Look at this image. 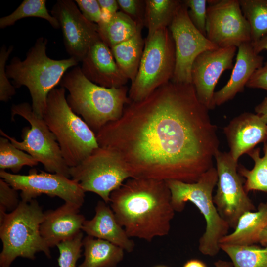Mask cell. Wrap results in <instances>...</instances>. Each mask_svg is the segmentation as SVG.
<instances>
[{
  "mask_svg": "<svg viewBox=\"0 0 267 267\" xmlns=\"http://www.w3.org/2000/svg\"><path fill=\"white\" fill-rule=\"evenodd\" d=\"M215 267H233L231 262L223 260H219L215 262Z\"/></svg>",
  "mask_w": 267,
  "mask_h": 267,
  "instance_id": "ee69618b",
  "label": "cell"
},
{
  "mask_svg": "<svg viewBox=\"0 0 267 267\" xmlns=\"http://www.w3.org/2000/svg\"><path fill=\"white\" fill-rule=\"evenodd\" d=\"M251 43L254 51L257 54H259L260 52L263 50H267V35L258 41L251 42ZM265 65H267V62L265 63Z\"/></svg>",
  "mask_w": 267,
  "mask_h": 267,
  "instance_id": "ab89813d",
  "label": "cell"
},
{
  "mask_svg": "<svg viewBox=\"0 0 267 267\" xmlns=\"http://www.w3.org/2000/svg\"><path fill=\"white\" fill-rule=\"evenodd\" d=\"M122 11L131 17L137 24L144 25L145 0H117Z\"/></svg>",
  "mask_w": 267,
  "mask_h": 267,
  "instance_id": "d590c367",
  "label": "cell"
},
{
  "mask_svg": "<svg viewBox=\"0 0 267 267\" xmlns=\"http://www.w3.org/2000/svg\"><path fill=\"white\" fill-rule=\"evenodd\" d=\"M81 12L88 21L98 24L102 18V11L96 0H74Z\"/></svg>",
  "mask_w": 267,
  "mask_h": 267,
  "instance_id": "8d00e7d4",
  "label": "cell"
},
{
  "mask_svg": "<svg viewBox=\"0 0 267 267\" xmlns=\"http://www.w3.org/2000/svg\"><path fill=\"white\" fill-rule=\"evenodd\" d=\"M230 153L236 161L259 143L267 140V119L263 115L243 113L233 119L224 129Z\"/></svg>",
  "mask_w": 267,
  "mask_h": 267,
  "instance_id": "e0dca14e",
  "label": "cell"
},
{
  "mask_svg": "<svg viewBox=\"0 0 267 267\" xmlns=\"http://www.w3.org/2000/svg\"><path fill=\"white\" fill-rule=\"evenodd\" d=\"M16 190L2 178L0 179V218L8 211H13L18 206V195Z\"/></svg>",
  "mask_w": 267,
  "mask_h": 267,
  "instance_id": "e575fe53",
  "label": "cell"
},
{
  "mask_svg": "<svg viewBox=\"0 0 267 267\" xmlns=\"http://www.w3.org/2000/svg\"><path fill=\"white\" fill-rule=\"evenodd\" d=\"M175 64V46L171 32L169 28H162L145 40L137 75L129 89L131 101L144 99L171 81Z\"/></svg>",
  "mask_w": 267,
  "mask_h": 267,
  "instance_id": "ba28073f",
  "label": "cell"
},
{
  "mask_svg": "<svg viewBox=\"0 0 267 267\" xmlns=\"http://www.w3.org/2000/svg\"><path fill=\"white\" fill-rule=\"evenodd\" d=\"M71 179L83 190L98 195L106 203L111 193L132 176L120 154L114 150L99 147L79 165L69 167Z\"/></svg>",
  "mask_w": 267,
  "mask_h": 267,
  "instance_id": "30bf717a",
  "label": "cell"
},
{
  "mask_svg": "<svg viewBox=\"0 0 267 267\" xmlns=\"http://www.w3.org/2000/svg\"><path fill=\"white\" fill-rule=\"evenodd\" d=\"M189 17L194 26L206 36L207 0H184Z\"/></svg>",
  "mask_w": 267,
  "mask_h": 267,
  "instance_id": "836d02e7",
  "label": "cell"
},
{
  "mask_svg": "<svg viewBox=\"0 0 267 267\" xmlns=\"http://www.w3.org/2000/svg\"><path fill=\"white\" fill-rule=\"evenodd\" d=\"M80 208L72 203L65 202L57 209L44 213L40 233L49 248L71 239L81 232L86 220L79 213Z\"/></svg>",
  "mask_w": 267,
  "mask_h": 267,
  "instance_id": "d6986e66",
  "label": "cell"
},
{
  "mask_svg": "<svg viewBox=\"0 0 267 267\" xmlns=\"http://www.w3.org/2000/svg\"><path fill=\"white\" fill-rule=\"evenodd\" d=\"M267 225V202L262 203L257 211H248L242 215L234 231L224 236L220 245H254L259 243L260 234Z\"/></svg>",
  "mask_w": 267,
  "mask_h": 267,
  "instance_id": "7402d4cb",
  "label": "cell"
},
{
  "mask_svg": "<svg viewBox=\"0 0 267 267\" xmlns=\"http://www.w3.org/2000/svg\"><path fill=\"white\" fill-rule=\"evenodd\" d=\"M183 267H207L202 261L197 259H192L188 261Z\"/></svg>",
  "mask_w": 267,
  "mask_h": 267,
  "instance_id": "b9f144b4",
  "label": "cell"
},
{
  "mask_svg": "<svg viewBox=\"0 0 267 267\" xmlns=\"http://www.w3.org/2000/svg\"><path fill=\"white\" fill-rule=\"evenodd\" d=\"M83 236V233L81 232L73 238L56 246L59 251L58 258L59 267H76L77 262L81 257Z\"/></svg>",
  "mask_w": 267,
  "mask_h": 267,
  "instance_id": "1f68e13d",
  "label": "cell"
},
{
  "mask_svg": "<svg viewBox=\"0 0 267 267\" xmlns=\"http://www.w3.org/2000/svg\"><path fill=\"white\" fill-rule=\"evenodd\" d=\"M51 14L59 23L66 50L81 62L92 45L100 40L97 24L84 17L74 0H58Z\"/></svg>",
  "mask_w": 267,
  "mask_h": 267,
  "instance_id": "9a60e30c",
  "label": "cell"
},
{
  "mask_svg": "<svg viewBox=\"0 0 267 267\" xmlns=\"http://www.w3.org/2000/svg\"><path fill=\"white\" fill-rule=\"evenodd\" d=\"M101 10L102 16H111L118 11L119 8L116 0H97Z\"/></svg>",
  "mask_w": 267,
  "mask_h": 267,
  "instance_id": "f35d334b",
  "label": "cell"
},
{
  "mask_svg": "<svg viewBox=\"0 0 267 267\" xmlns=\"http://www.w3.org/2000/svg\"><path fill=\"white\" fill-rule=\"evenodd\" d=\"M11 111L12 119L16 115L20 116L29 123L30 127L23 129L21 141H17L0 129L2 136L8 139L15 147L42 163L47 172L60 174L70 178L69 167L62 156L54 135L44 119L36 115L32 105L27 102L13 104Z\"/></svg>",
  "mask_w": 267,
  "mask_h": 267,
  "instance_id": "9c48e42d",
  "label": "cell"
},
{
  "mask_svg": "<svg viewBox=\"0 0 267 267\" xmlns=\"http://www.w3.org/2000/svg\"><path fill=\"white\" fill-rule=\"evenodd\" d=\"M206 37L219 48L236 47L251 42L250 25L239 0H208Z\"/></svg>",
  "mask_w": 267,
  "mask_h": 267,
  "instance_id": "5bb4252c",
  "label": "cell"
},
{
  "mask_svg": "<svg viewBox=\"0 0 267 267\" xmlns=\"http://www.w3.org/2000/svg\"><path fill=\"white\" fill-rule=\"evenodd\" d=\"M264 155L260 157L259 148L252 149L248 154L254 162L252 169L238 166V171L242 177L246 178L244 188L247 193L256 190L267 192V141L264 142Z\"/></svg>",
  "mask_w": 267,
  "mask_h": 267,
  "instance_id": "4316f807",
  "label": "cell"
},
{
  "mask_svg": "<svg viewBox=\"0 0 267 267\" xmlns=\"http://www.w3.org/2000/svg\"><path fill=\"white\" fill-rule=\"evenodd\" d=\"M39 162L31 155L15 147L5 137L0 138V170L10 169L16 174L25 166L33 167Z\"/></svg>",
  "mask_w": 267,
  "mask_h": 267,
  "instance_id": "4dcf8cb0",
  "label": "cell"
},
{
  "mask_svg": "<svg viewBox=\"0 0 267 267\" xmlns=\"http://www.w3.org/2000/svg\"><path fill=\"white\" fill-rule=\"evenodd\" d=\"M43 119L69 167L79 165L99 147L95 133L69 106L63 88L49 93Z\"/></svg>",
  "mask_w": 267,
  "mask_h": 267,
  "instance_id": "5b68a950",
  "label": "cell"
},
{
  "mask_svg": "<svg viewBox=\"0 0 267 267\" xmlns=\"http://www.w3.org/2000/svg\"><path fill=\"white\" fill-rule=\"evenodd\" d=\"M175 46L176 64L171 81L191 83V68L201 53L218 48L191 22L183 0L168 27Z\"/></svg>",
  "mask_w": 267,
  "mask_h": 267,
  "instance_id": "4fadbf2b",
  "label": "cell"
},
{
  "mask_svg": "<svg viewBox=\"0 0 267 267\" xmlns=\"http://www.w3.org/2000/svg\"><path fill=\"white\" fill-rule=\"evenodd\" d=\"M259 243L263 247L267 246V225L260 234Z\"/></svg>",
  "mask_w": 267,
  "mask_h": 267,
  "instance_id": "7bdbcfd3",
  "label": "cell"
},
{
  "mask_svg": "<svg viewBox=\"0 0 267 267\" xmlns=\"http://www.w3.org/2000/svg\"><path fill=\"white\" fill-rule=\"evenodd\" d=\"M101 41L110 48L132 37L143 24H137L123 11L102 16L97 24Z\"/></svg>",
  "mask_w": 267,
  "mask_h": 267,
  "instance_id": "cb8c5ba5",
  "label": "cell"
},
{
  "mask_svg": "<svg viewBox=\"0 0 267 267\" xmlns=\"http://www.w3.org/2000/svg\"><path fill=\"white\" fill-rule=\"evenodd\" d=\"M255 111L256 114L263 115L267 119V96L260 104L256 106Z\"/></svg>",
  "mask_w": 267,
  "mask_h": 267,
  "instance_id": "60d3db41",
  "label": "cell"
},
{
  "mask_svg": "<svg viewBox=\"0 0 267 267\" xmlns=\"http://www.w3.org/2000/svg\"><path fill=\"white\" fill-rule=\"evenodd\" d=\"M109 202L130 238L150 242L169 233L175 211L166 181L130 178L111 193Z\"/></svg>",
  "mask_w": 267,
  "mask_h": 267,
  "instance_id": "7a4b0ae2",
  "label": "cell"
},
{
  "mask_svg": "<svg viewBox=\"0 0 267 267\" xmlns=\"http://www.w3.org/2000/svg\"><path fill=\"white\" fill-rule=\"evenodd\" d=\"M59 85L69 92L66 99L70 108L95 134L108 123L119 119L131 102L127 86H99L88 79L78 66L66 72Z\"/></svg>",
  "mask_w": 267,
  "mask_h": 267,
  "instance_id": "3957f363",
  "label": "cell"
},
{
  "mask_svg": "<svg viewBox=\"0 0 267 267\" xmlns=\"http://www.w3.org/2000/svg\"><path fill=\"white\" fill-rule=\"evenodd\" d=\"M220 247L230 258L233 267H267V246L220 244Z\"/></svg>",
  "mask_w": 267,
  "mask_h": 267,
  "instance_id": "83f0119b",
  "label": "cell"
},
{
  "mask_svg": "<svg viewBox=\"0 0 267 267\" xmlns=\"http://www.w3.org/2000/svg\"><path fill=\"white\" fill-rule=\"evenodd\" d=\"M96 135L99 146L118 153L135 178L194 183L213 167L219 150L217 127L192 83L170 81L131 101Z\"/></svg>",
  "mask_w": 267,
  "mask_h": 267,
  "instance_id": "6da1fadb",
  "label": "cell"
},
{
  "mask_svg": "<svg viewBox=\"0 0 267 267\" xmlns=\"http://www.w3.org/2000/svg\"><path fill=\"white\" fill-rule=\"evenodd\" d=\"M81 62L84 76L99 86L119 88L129 80L117 64L111 49L101 39L92 45Z\"/></svg>",
  "mask_w": 267,
  "mask_h": 267,
  "instance_id": "ac0fdd59",
  "label": "cell"
},
{
  "mask_svg": "<svg viewBox=\"0 0 267 267\" xmlns=\"http://www.w3.org/2000/svg\"><path fill=\"white\" fill-rule=\"evenodd\" d=\"M104 201H99L95 214L85 220L82 230L88 236L109 241L128 252L133 251L135 244L118 222L112 209Z\"/></svg>",
  "mask_w": 267,
  "mask_h": 267,
  "instance_id": "44dd1931",
  "label": "cell"
},
{
  "mask_svg": "<svg viewBox=\"0 0 267 267\" xmlns=\"http://www.w3.org/2000/svg\"><path fill=\"white\" fill-rule=\"evenodd\" d=\"M218 175L217 190L213 201L220 216L234 229L244 213L255 207L246 192L238 163L229 153L219 150L215 156Z\"/></svg>",
  "mask_w": 267,
  "mask_h": 267,
  "instance_id": "8fae6325",
  "label": "cell"
},
{
  "mask_svg": "<svg viewBox=\"0 0 267 267\" xmlns=\"http://www.w3.org/2000/svg\"><path fill=\"white\" fill-rule=\"evenodd\" d=\"M217 181V170L214 167L194 183L166 181L171 191V202L175 211L181 212L186 203L190 202L203 215L206 227L199 239L198 249L201 253L210 257L218 254L221 250L220 240L229 233L230 228L219 214L213 201V191Z\"/></svg>",
  "mask_w": 267,
  "mask_h": 267,
  "instance_id": "8992f818",
  "label": "cell"
},
{
  "mask_svg": "<svg viewBox=\"0 0 267 267\" xmlns=\"http://www.w3.org/2000/svg\"><path fill=\"white\" fill-rule=\"evenodd\" d=\"M45 0H24L10 14L0 19V28L11 26L20 19L26 17H38L47 21L55 29L60 28L57 19L49 14Z\"/></svg>",
  "mask_w": 267,
  "mask_h": 267,
  "instance_id": "f1b7e54d",
  "label": "cell"
},
{
  "mask_svg": "<svg viewBox=\"0 0 267 267\" xmlns=\"http://www.w3.org/2000/svg\"><path fill=\"white\" fill-rule=\"evenodd\" d=\"M243 14L251 28V42L267 35V0H239Z\"/></svg>",
  "mask_w": 267,
  "mask_h": 267,
  "instance_id": "f546056e",
  "label": "cell"
},
{
  "mask_svg": "<svg viewBox=\"0 0 267 267\" xmlns=\"http://www.w3.org/2000/svg\"><path fill=\"white\" fill-rule=\"evenodd\" d=\"M263 60L264 57L254 51L251 42L240 45L229 80L222 89L215 92V105H221L242 92L253 73L263 66Z\"/></svg>",
  "mask_w": 267,
  "mask_h": 267,
  "instance_id": "ffe728a7",
  "label": "cell"
},
{
  "mask_svg": "<svg viewBox=\"0 0 267 267\" xmlns=\"http://www.w3.org/2000/svg\"><path fill=\"white\" fill-rule=\"evenodd\" d=\"M0 177L16 190H20L22 201L29 202L42 194L58 197L65 202L80 208L84 202L85 193L79 184L57 173H46L35 169L26 175L11 174L0 170Z\"/></svg>",
  "mask_w": 267,
  "mask_h": 267,
  "instance_id": "7c38bea8",
  "label": "cell"
},
{
  "mask_svg": "<svg viewBox=\"0 0 267 267\" xmlns=\"http://www.w3.org/2000/svg\"><path fill=\"white\" fill-rule=\"evenodd\" d=\"M84 260L78 267H116L124 258V250L109 242L87 236L83 239Z\"/></svg>",
  "mask_w": 267,
  "mask_h": 267,
  "instance_id": "603a6c76",
  "label": "cell"
},
{
  "mask_svg": "<svg viewBox=\"0 0 267 267\" xmlns=\"http://www.w3.org/2000/svg\"><path fill=\"white\" fill-rule=\"evenodd\" d=\"M44 213L38 201H20L17 208L0 219V237L2 249L0 267H10L17 257L34 260L37 252L50 258L49 247L43 240L40 226Z\"/></svg>",
  "mask_w": 267,
  "mask_h": 267,
  "instance_id": "52a82bcc",
  "label": "cell"
},
{
  "mask_svg": "<svg viewBox=\"0 0 267 267\" xmlns=\"http://www.w3.org/2000/svg\"><path fill=\"white\" fill-rule=\"evenodd\" d=\"M237 47L218 48L201 53L191 68V83L199 101L209 110L215 108V88L222 73L233 68Z\"/></svg>",
  "mask_w": 267,
  "mask_h": 267,
  "instance_id": "2e32d148",
  "label": "cell"
},
{
  "mask_svg": "<svg viewBox=\"0 0 267 267\" xmlns=\"http://www.w3.org/2000/svg\"><path fill=\"white\" fill-rule=\"evenodd\" d=\"M13 50L12 45L8 48L3 45L0 51V100L7 102L16 93L15 87L11 84L6 74V63Z\"/></svg>",
  "mask_w": 267,
  "mask_h": 267,
  "instance_id": "d6a6232c",
  "label": "cell"
},
{
  "mask_svg": "<svg viewBox=\"0 0 267 267\" xmlns=\"http://www.w3.org/2000/svg\"><path fill=\"white\" fill-rule=\"evenodd\" d=\"M142 27L131 38L110 48L118 67L131 83L137 75L145 46Z\"/></svg>",
  "mask_w": 267,
  "mask_h": 267,
  "instance_id": "d4e9b609",
  "label": "cell"
},
{
  "mask_svg": "<svg viewBox=\"0 0 267 267\" xmlns=\"http://www.w3.org/2000/svg\"><path fill=\"white\" fill-rule=\"evenodd\" d=\"M47 40L38 38L21 60L13 57L6 66V74L12 79L15 88L26 87L32 98L34 113L43 118L50 91L59 84L66 71L77 66L79 61L73 57L53 59L46 54Z\"/></svg>",
  "mask_w": 267,
  "mask_h": 267,
  "instance_id": "277c9868",
  "label": "cell"
},
{
  "mask_svg": "<svg viewBox=\"0 0 267 267\" xmlns=\"http://www.w3.org/2000/svg\"><path fill=\"white\" fill-rule=\"evenodd\" d=\"M182 3L178 0H146L144 25L148 29L146 39L158 30L168 28Z\"/></svg>",
  "mask_w": 267,
  "mask_h": 267,
  "instance_id": "484cf974",
  "label": "cell"
},
{
  "mask_svg": "<svg viewBox=\"0 0 267 267\" xmlns=\"http://www.w3.org/2000/svg\"><path fill=\"white\" fill-rule=\"evenodd\" d=\"M154 267H168L164 265H158V266H155Z\"/></svg>",
  "mask_w": 267,
  "mask_h": 267,
  "instance_id": "f6af8a7d",
  "label": "cell"
},
{
  "mask_svg": "<svg viewBox=\"0 0 267 267\" xmlns=\"http://www.w3.org/2000/svg\"><path fill=\"white\" fill-rule=\"evenodd\" d=\"M246 87L267 91V65L262 66L253 73Z\"/></svg>",
  "mask_w": 267,
  "mask_h": 267,
  "instance_id": "74e56055",
  "label": "cell"
}]
</instances>
